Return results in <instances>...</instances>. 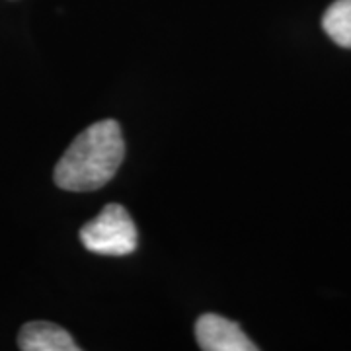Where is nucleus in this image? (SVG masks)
I'll list each match as a JSON object with an SVG mask.
<instances>
[{"mask_svg":"<svg viewBox=\"0 0 351 351\" xmlns=\"http://www.w3.org/2000/svg\"><path fill=\"white\" fill-rule=\"evenodd\" d=\"M125 156L121 127L104 119L84 129L55 166L53 180L66 191H94L112 180Z\"/></svg>","mask_w":351,"mask_h":351,"instance_id":"obj_1","label":"nucleus"},{"mask_svg":"<svg viewBox=\"0 0 351 351\" xmlns=\"http://www.w3.org/2000/svg\"><path fill=\"white\" fill-rule=\"evenodd\" d=\"M84 248L104 256H127L137 248V226L119 203H110L80 228Z\"/></svg>","mask_w":351,"mask_h":351,"instance_id":"obj_2","label":"nucleus"},{"mask_svg":"<svg viewBox=\"0 0 351 351\" xmlns=\"http://www.w3.org/2000/svg\"><path fill=\"white\" fill-rule=\"evenodd\" d=\"M195 338L203 351H256L258 346L252 341L239 322L225 316L207 313L195 322Z\"/></svg>","mask_w":351,"mask_h":351,"instance_id":"obj_3","label":"nucleus"},{"mask_svg":"<svg viewBox=\"0 0 351 351\" xmlns=\"http://www.w3.org/2000/svg\"><path fill=\"white\" fill-rule=\"evenodd\" d=\"M22 351H78L80 348L64 328L51 322H27L18 334Z\"/></svg>","mask_w":351,"mask_h":351,"instance_id":"obj_4","label":"nucleus"},{"mask_svg":"<svg viewBox=\"0 0 351 351\" xmlns=\"http://www.w3.org/2000/svg\"><path fill=\"white\" fill-rule=\"evenodd\" d=\"M322 27L339 47L351 49V0H336L322 16Z\"/></svg>","mask_w":351,"mask_h":351,"instance_id":"obj_5","label":"nucleus"}]
</instances>
